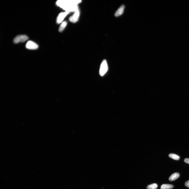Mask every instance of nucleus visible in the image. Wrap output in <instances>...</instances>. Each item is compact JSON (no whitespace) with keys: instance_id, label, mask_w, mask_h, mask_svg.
I'll list each match as a JSON object with an SVG mask.
<instances>
[{"instance_id":"obj_3","label":"nucleus","mask_w":189,"mask_h":189,"mask_svg":"<svg viewBox=\"0 0 189 189\" xmlns=\"http://www.w3.org/2000/svg\"><path fill=\"white\" fill-rule=\"evenodd\" d=\"M28 39V37L26 35H19L15 38L14 39V42L15 44L20 42H23L27 41Z\"/></svg>"},{"instance_id":"obj_14","label":"nucleus","mask_w":189,"mask_h":189,"mask_svg":"<svg viewBox=\"0 0 189 189\" xmlns=\"http://www.w3.org/2000/svg\"><path fill=\"white\" fill-rule=\"evenodd\" d=\"M184 161L185 163L189 164V158H185L184 160Z\"/></svg>"},{"instance_id":"obj_10","label":"nucleus","mask_w":189,"mask_h":189,"mask_svg":"<svg viewBox=\"0 0 189 189\" xmlns=\"http://www.w3.org/2000/svg\"><path fill=\"white\" fill-rule=\"evenodd\" d=\"M173 186L172 185L169 184H163L162 185L161 187V189H170L173 188Z\"/></svg>"},{"instance_id":"obj_13","label":"nucleus","mask_w":189,"mask_h":189,"mask_svg":"<svg viewBox=\"0 0 189 189\" xmlns=\"http://www.w3.org/2000/svg\"><path fill=\"white\" fill-rule=\"evenodd\" d=\"M185 186L187 187H188L189 188V181H186L185 184Z\"/></svg>"},{"instance_id":"obj_11","label":"nucleus","mask_w":189,"mask_h":189,"mask_svg":"<svg viewBox=\"0 0 189 189\" xmlns=\"http://www.w3.org/2000/svg\"><path fill=\"white\" fill-rule=\"evenodd\" d=\"M169 156L171 158L176 160H178L180 158V157L178 155L173 153H170L169 154Z\"/></svg>"},{"instance_id":"obj_5","label":"nucleus","mask_w":189,"mask_h":189,"mask_svg":"<svg viewBox=\"0 0 189 189\" xmlns=\"http://www.w3.org/2000/svg\"><path fill=\"white\" fill-rule=\"evenodd\" d=\"M26 47L29 50H35L38 48L39 46L35 42L32 41H29L26 43Z\"/></svg>"},{"instance_id":"obj_1","label":"nucleus","mask_w":189,"mask_h":189,"mask_svg":"<svg viewBox=\"0 0 189 189\" xmlns=\"http://www.w3.org/2000/svg\"><path fill=\"white\" fill-rule=\"evenodd\" d=\"M81 0H58L56 2V5L60 8L70 13L75 12L79 9L78 4Z\"/></svg>"},{"instance_id":"obj_8","label":"nucleus","mask_w":189,"mask_h":189,"mask_svg":"<svg viewBox=\"0 0 189 189\" xmlns=\"http://www.w3.org/2000/svg\"><path fill=\"white\" fill-rule=\"evenodd\" d=\"M180 177V174L178 173H175L171 175L169 178L170 181H172L177 179Z\"/></svg>"},{"instance_id":"obj_7","label":"nucleus","mask_w":189,"mask_h":189,"mask_svg":"<svg viewBox=\"0 0 189 189\" xmlns=\"http://www.w3.org/2000/svg\"><path fill=\"white\" fill-rule=\"evenodd\" d=\"M125 7V6L123 5H122L120 7L115 13V16L117 17L123 14V13Z\"/></svg>"},{"instance_id":"obj_9","label":"nucleus","mask_w":189,"mask_h":189,"mask_svg":"<svg viewBox=\"0 0 189 189\" xmlns=\"http://www.w3.org/2000/svg\"><path fill=\"white\" fill-rule=\"evenodd\" d=\"M67 23L66 21H64L61 23L60 26L59 30V32H61L63 31L64 29L66 27L67 25Z\"/></svg>"},{"instance_id":"obj_12","label":"nucleus","mask_w":189,"mask_h":189,"mask_svg":"<svg viewBox=\"0 0 189 189\" xmlns=\"http://www.w3.org/2000/svg\"><path fill=\"white\" fill-rule=\"evenodd\" d=\"M158 187L157 185L156 184L154 183L150 185L147 186L148 189H156Z\"/></svg>"},{"instance_id":"obj_6","label":"nucleus","mask_w":189,"mask_h":189,"mask_svg":"<svg viewBox=\"0 0 189 189\" xmlns=\"http://www.w3.org/2000/svg\"><path fill=\"white\" fill-rule=\"evenodd\" d=\"M69 12H61L58 15L57 20V24L61 23L66 17L69 14Z\"/></svg>"},{"instance_id":"obj_2","label":"nucleus","mask_w":189,"mask_h":189,"mask_svg":"<svg viewBox=\"0 0 189 189\" xmlns=\"http://www.w3.org/2000/svg\"><path fill=\"white\" fill-rule=\"evenodd\" d=\"M108 70V66L107 62L106 60H104L100 66L99 73L101 76H103L105 75Z\"/></svg>"},{"instance_id":"obj_4","label":"nucleus","mask_w":189,"mask_h":189,"mask_svg":"<svg viewBox=\"0 0 189 189\" xmlns=\"http://www.w3.org/2000/svg\"><path fill=\"white\" fill-rule=\"evenodd\" d=\"M74 12V14L69 19V21L73 23H75L78 21L80 15V12L79 9L75 11Z\"/></svg>"}]
</instances>
